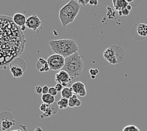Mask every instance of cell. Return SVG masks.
Segmentation results:
<instances>
[{
    "label": "cell",
    "instance_id": "obj_1",
    "mask_svg": "<svg viewBox=\"0 0 147 131\" xmlns=\"http://www.w3.org/2000/svg\"><path fill=\"white\" fill-rule=\"evenodd\" d=\"M25 37L9 16L0 15V69H6L24 51Z\"/></svg>",
    "mask_w": 147,
    "mask_h": 131
},
{
    "label": "cell",
    "instance_id": "obj_2",
    "mask_svg": "<svg viewBox=\"0 0 147 131\" xmlns=\"http://www.w3.org/2000/svg\"><path fill=\"white\" fill-rule=\"evenodd\" d=\"M49 44L54 54L61 55L65 58L78 52V43L72 39H59L50 40Z\"/></svg>",
    "mask_w": 147,
    "mask_h": 131
},
{
    "label": "cell",
    "instance_id": "obj_3",
    "mask_svg": "<svg viewBox=\"0 0 147 131\" xmlns=\"http://www.w3.org/2000/svg\"><path fill=\"white\" fill-rule=\"evenodd\" d=\"M81 10V6L75 0H71L60 10L59 17L63 27L74 21Z\"/></svg>",
    "mask_w": 147,
    "mask_h": 131
},
{
    "label": "cell",
    "instance_id": "obj_4",
    "mask_svg": "<svg viewBox=\"0 0 147 131\" xmlns=\"http://www.w3.org/2000/svg\"><path fill=\"white\" fill-rule=\"evenodd\" d=\"M84 69V63L82 57L78 52L73 54L65 58V65L62 70L67 73L71 79H75L82 75Z\"/></svg>",
    "mask_w": 147,
    "mask_h": 131
},
{
    "label": "cell",
    "instance_id": "obj_5",
    "mask_svg": "<svg viewBox=\"0 0 147 131\" xmlns=\"http://www.w3.org/2000/svg\"><path fill=\"white\" fill-rule=\"evenodd\" d=\"M103 57L111 64H117L125 59V52L121 46L113 45L105 49Z\"/></svg>",
    "mask_w": 147,
    "mask_h": 131
},
{
    "label": "cell",
    "instance_id": "obj_6",
    "mask_svg": "<svg viewBox=\"0 0 147 131\" xmlns=\"http://www.w3.org/2000/svg\"><path fill=\"white\" fill-rule=\"evenodd\" d=\"M47 60L51 71H58L63 69L65 65V58L61 55L54 54L50 56Z\"/></svg>",
    "mask_w": 147,
    "mask_h": 131
},
{
    "label": "cell",
    "instance_id": "obj_7",
    "mask_svg": "<svg viewBox=\"0 0 147 131\" xmlns=\"http://www.w3.org/2000/svg\"><path fill=\"white\" fill-rule=\"evenodd\" d=\"M42 25V21L38 16L33 14L27 18L26 21L25 25L28 29L36 31Z\"/></svg>",
    "mask_w": 147,
    "mask_h": 131
},
{
    "label": "cell",
    "instance_id": "obj_8",
    "mask_svg": "<svg viewBox=\"0 0 147 131\" xmlns=\"http://www.w3.org/2000/svg\"><path fill=\"white\" fill-rule=\"evenodd\" d=\"M55 80L57 83L61 84L64 87H67L68 84L72 81V79L69 74L62 69L56 74Z\"/></svg>",
    "mask_w": 147,
    "mask_h": 131
},
{
    "label": "cell",
    "instance_id": "obj_9",
    "mask_svg": "<svg viewBox=\"0 0 147 131\" xmlns=\"http://www.w3.org/2000/svg\"><path fill=\"white\" fill-rule=\"evenodd\" d=\"M71 88L74 95L80 96L81 97H84L87 95L86 86L82 82H75L74 83L72 84Z\"/></svg>",
    "mask_w": 147,
    "mask_h": 131
},
{
    "label": "cell",
    "instance_id": "obj_10",
    "mask_svg": "<svg viewBox=\"0 0 147 131\" xmlns=\"http://www.w3.org/2000/svg\"><path fill=\"white\" fill-rule=\"evenodd\" d=\"M36 68L40 72H48L51 70L47 60L42 58H40L36 62Z\"/></svg>",
    "mask_w": 147,
    "mask_h": 131
},
{
    "label": "cell",
    "instance_id": "obj_11",
    "mask_svg": "<svg viewBox=\"0 0 147 131\" xmlns=\"http://www.w3.org/2000/svg\"><path fill=\"white\" fill-rule=\"evenodd\" d=\"M26 16L24 14L21 13H15L13 17V20L15 24L19 27H22L23 26L25 25L26 21Z\"/></svg>",
    "mask_w": 147,
    "mask_h": 131
},
{
    "label": "cell",
    "instance_id": "obj_12",
    "mask_svg": "<svg viewBox=\"0 0 147 131\" xmlns=\"http://www.w3.org/2000/svg\"><path fill=\"white\" fill-rule=\"evenodd\" d=\"M113 5L117 12H121L126 8L128 3L125 0H113Z\"/></svg>",
    "mask_w": 147,
    "mask_h": 131
},
{
    "label": "cell",
    "instance_id": "obj_13",
    "mask_svg": "<svg viewBox=\"0 0 147 131\" xmlns=\"http://www.w3.org/2000/svg\"><path fill=\"white\" fill-rule=\"evenodd\" d=\"M13 66L20 67V68H21L23 71H25L26 69V62L20 58H16L12 60L11 63L9 64V66Z\"/></svg>",
    "mask_w": 147,
    "mask_h": 131
},
{
    "label": "cell",
    "instance_id": "obj_14",
    "mask_svg": "<svg viewBox=\"0 0 147 131\" xmlns=\"http://www.w3.org/2000/svg\"><path fill=\"white\" fill-rule=\"evenodd\" d=\"M82 102L80 100L78 95H74L71 98L69 99V107L70 108H74V107H79L81 106Z\"/></svg>",
    "mask_w": 147,
    "mask_h": 131
},
{
    "label": "cell",
    "instance_id": "obj_15",
    "mask_svg": "<svg viewBox=\"0 0 147 131\" xmlns=\"http://www.w3.org/2000/svg\"><path fill=\"white\" fill-rule=\"evenodd\" d=\"M9 68H10L11 73H12L13 77L16 78H20L25 73L24 71H23L21 68H20V67L13 66H9Z\"/></svg>",
    "mask_w": 147,
    "mask_h": 131
},
{
    "label": "cell",
    "instance_id": "obj_16",
    "mask_svg": "<svg viewBox=\"0 0 147 131\" xmlns=\"http://www.w3.org/2000/svg\"><path fill=\"white\" fill-rule=\"evenodd\" d=\"M42 100L43 103H45L47 105H51L53 103H55V98L49 93L47 94H42Z\"/></svg>",
    "mask_w": 147,
    "mask_h": 131
},
{
    "label": "cell",
    "instance_id": "obj_17",
    "mask_svg": "<svg viewBox=\"0 0 147 131\" xmlns=\"http://www.w3.org/2000/svg\"><path fill=\"white\" fill-rule=\"evenodd\" d=\"M136 32L140 36L146 37H147V25L145 23H140L137 26Z\"/></svg>",
    "mask_w": 147,
    "mask_h": 131
},
{
    "label": "cell",
    "instance_id": "obj_18",
    "mask_svg": "<svg viewBox=\"0 0 147 131\" xmlns=\"http://www.w3.org/2000/svg\"><path fill=\"white\" fill-rule=\"evenodd\" d=\"M74 95L73 92V90L71 87H64L62 91L61 92V96L62 98H65L67 99L71 98V97Z\"/></svg>",
    "mask_w": 147,
    "mask_h": 131
},
{
    "label": "cell",
    "instance_id": "obj_19",
    "mask_svg": "<svg viewBox=\"0 0 147 131\" xmlns=\"http://www.w3.org/2000/svg\"><path fill=\"white\" fill-rule=\"evenodd\" d=\"M54 109L55 108L54 107H53L51 105H49V108L47 109V110L45 111V112H43L40 117L41 119H45V118H47V117H51L52 115H53V114H55L56 112H54Z\"/></svg>",
    "mask_w": 147,
    "mask_h": 131
},
{
    "label": "cell",
    "instance_id": "obj_20",
    "mask_svg": "<svg viewBox=\"0 0 147 131\" xmlns=\"http://www.w3.org/2000/svg\"><path fill=\"white\" fill-rule=\"evenodd\" d=\"M57 104L59 109H66L67 107H69V99L62 98L59 100V101H58Z\"/></svg>",
    "mask_w": 147,
    "mask_h": 131
},
{
    "label": "cell",
    "instance_id": "obj_21",
    "mask_svg": "<svg viewBox=\"0 0 147 131\" xmlns=\"http://www.w3.org/2000/svg\"><path fill=\"white\" fill-rule=\"evenodd\" d=\"M13 126V123L11 121H9L8 120H4L2 122L1 124V129L3 130H8L9 128H11V127Z\"/></svg>",
    "mask_w": 147,
    "mask_h": 131
},
{
    "label": "cell",
    "instance_id": "obj_22",
    "mask_svg": "<svg viewBox=\"0 0 147 131\" xmlns=\"http://www.w3.org/2000/svg\"><path fill=\"white\" fill-rule=\"evenodd\" d=\"M122 131H140V130L135 125H129L125 127Z\"/></svg>",
    "mask_w": 147,
    "mask_h": 131
},
{
    "label": "cell",
    "instance_id": "obj_23",
    "mask_svg": "<svg viewBox=\"0 0 147 131\" xmlns=\"http://www.w3.org/2000/svg\"><path fill=\"white\" fill-rule=\"evenodd\" d=\"M89 73L91 75V78L92 79L96 78V76L99 73V71L98 69H90Z\"/></svg>",
    "mask_w": 147,
    "mask_h": 131
},
{
    "label": "cell",
    "instance_id": "obj_24",
    "mask_svg": "<svg viewBox=\"0 0 147 131\" xmlns=\"http://www.w3.org/2000/svg\"><path fill=\"white\" fill-rule=\"evenodd\" d=\"M49 93L50 94V95H51L53 96H55L57 95V93H58V92L57 91V90L55 89V87H51V88H49Z\"/></svg>",
    "mask_w": 147,
    "mask_h": 131
},
{
    "label": "cell",
    "instance_id": "obj_25",
    "mask_svg": "<svg viewBox=\"0 0 147 131\" xmlns=\"http://www.w3.org/2000/svg\"><path fill=\"white\" fill-rule=\"evenodd\" d=\"M49 105H47V104H45V103H42L40 105V107H39V109H40V110L43 113V112H45V111L47 110V109L48 108H49Z\"/></svg>",
    "mask_w": 147,
    "mask_h": 131
},
{
    "label": "cell",
    "instance_id": "obj_26",
    "mask_svg": "<svg viewBox=\"0 0 147 131\" xmlns=\"http://www.w3.org/2000/svg\"><path fill=\"white\" fill-rule=\"evenodd\" d=\"M55 88L58 92H61L62 90L63 89V88H64V86H63L62 85H61V84L57 83L56 85L55 86Z\"/></svg>",
    "mask_w": 147,
    "mask_h": 131
},
{
    "label": "cell",
    "instance_id": "obj_27",
    "mask_svg": "<svg viewBox=\"0 0 147 131\" xmlns=\"http://www.w3.org/2000/svg\"><path fill=\"white\" fill-rule=\"evenodd\" d=\"M35 92L38 95L42 94V87L40 85H37L35 88Z\"/></svg>",
    "mask_w": 147,
    "mask_h": 131
},
{
    "label": "cell",
    "instance_id": "obj_28",
    "mask_svg": "<svg viewBox=\"0 0 147 131\" xmlns=\"http://www.w3.org/2000/svg\"><path fill=\"white\" fill-rule=\"evenodd\" d=\"M89 1L90 0H78V2L79 4L82 5L83 6H85L87 4H88Z\"/></svg>",
    "mask_w": 147,
    "mask_h": 131
},
{
    "label": "cell",
    "instance_id": "obj_29",
    "mask_svg": "<svg viewBox=\"0 0 147 131\" xmlns=\"http://www.w3.org/2000/svg\"><path fill=\"white\" fill-rule=\"evenodd\" d=\"M49 88L47 85H44L42 87V94H47L49 92Z\"/></svg>",
    "mask_w": 147,
    "mask_h": 131
},
{
    "label": "cell",
    "instance_id": "obj_30",
    "mask_svg": "<svg viewBox=\"0 0 147 131\" xmlns=\"http://www.w3.org/2000/svg\"><path fill=\"white\" fill-rule=\"evenodd\" d=\"M89 3L90 4V5L96 6L98 5V0H90Z\"/></svg>",
    "mask_w": 147,
    "mask_h": 131
},
{
    "label": "cell",
    "instance_id": "obj_31",
    "mask_svg": "<svg viewBox=\"0 0 147 131\" xmlns=\"http://www.w3.org/2000/svg\"><path fill=\"white\" fill-rule=\"evenodd\" d=\"M121 12H122L123 16H128L129 13V11L126 8H125L124 10H123Z\"/></svg>",
    "mask_w": 147,
    "mask_h": 131
},
{
    "label": "cell",
    "instance_id": "obj_32",
    "mask_svg": "<svg viewBox=\"0 0 147 131\" xmlns=\"http://www.w3.org/2000/svg\"><path fill=\"white\" fill-rule=\"evenodd\" d=\"M34 131H43V130H42V129L40 127H39V126H37L35 128V129L34 130Z\"/></svg>",
    "mask_w": 147,
    "mask_h": 131
},
{
    "label": "cell",
    "instance_id": "obj_33",
    "mask_svg": "<svg viewBox=\"0 0 147 131\" xmlns=\"http://www.w3.org/2000/svg\"><path fill=\"white\" fill-rule=\"evenodd\" d=\"M126 8L128 9L129 11H130V10H131V9H132V6L130 5H128V6H127V7H126Z\"/></svg>",
    "mask_w": 147,
    "mask_h": 131
},
{
    "label": "cell",
    "instance_id": "obj_34",
    "mask_svg": "<svg viewBox=\"0 0 147 131\" xmlns=\"http://www.w3.org/2000/svg\"><path fill=\"white\" fill-rule=\"evenodd\" d=\"M125 1L129 4V3H132L133 1H134V0H125Z\"/></svg>",
    "mask_w": 147,
    "mask_h": 131
},
{
    "label": "cell",
    "instance_id": "obj_35",
    "mask_svg": "<svg viewBox=\"0 0 147 131\" xmlns=\"http://www.w3.org/2000/svg\"><path fill=\"white\" fill-rule=\"evenodd\" d=\"M11 131H22L21 130H11Z\"/></svg>",
    "mask_w": 147,
    "mask_h": 131
},
{
    "label": "cell",
    "instance_id": "obj_36",
    "mask_svg": "<svg viewBox=\"0 0 147 131\" xmlns=\"http://www.w3.org/2000/svg\"><path fill=\"white\" fill-rule=\"evenodd\" d=\"M57 1H61V0H57Z\"/></svg>",
    "mask_w": 147,
    "mask_h": 131
},
{
    "label": "cell",
    "instance_id": "obj_37",
    "mask_svg": "<svg viewBox=\"0 0 147 131\" xmlns=\"http://www.w3.org/2000/svg\"><path fill=\"white\" fill-rule=\"evenodd\" d=\"M88 131H89V130H88Z\"/></svg>",
    "mask_w": 147,
    "mask_h": 131
}]
</instances>
